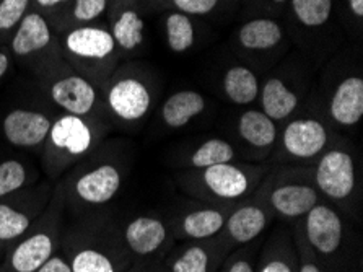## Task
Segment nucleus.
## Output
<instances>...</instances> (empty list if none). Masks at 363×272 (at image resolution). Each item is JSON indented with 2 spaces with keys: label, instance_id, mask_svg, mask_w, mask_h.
Listing matches in <instances>:
<instances>
[{
  "label": "nucleus",
  "instance_id": "obj_1",
  "mask_svg": "<svg viewBox=\"0 0 363 272\" xmlns=\"http://www.w3.org/2000/svg\"><path fill=\"white\" fill-rule=\"evenodd\" d=\"M59 251L72 272H125L132 264L121 225L100 210L65 225Z\"/></svg>",
  "mask_w": 363,
  "mask_h": 272
},
{
  "label": "nucleus",
  "instance_id": "obj_2",
  "mask_svg": "<svg viewBox=\"0 0 363 272\" xmlns=\"http://www.w3.org/2000/svg\"><path fill=\"white\" fill-rule=\"evenodd\" d=\"M128 171V160L119 152L96 148L59 180L65 210L75 217L100 210L123 190Z\"/></svg>",
  "mask_w": 363,
  "mask_h": 272
},
{
  "label": "nucleus",
  "instance_id": "obj_3",
  "mask_svg": "<svg viewBox=\"0 0 363 272\" xmlns=\"http://www.w3.org/2000/svg\"><path fill=\"white\" fill-rule=\"evenodd\" d=\"M108 132L104 119L60 114L54 118L41 150V163L49 180L59 181L70 168L100 147Z\"/></svg>",
  "mask_w": 363,
  "mask_h": 272
},
{
  "label": "nucleus",
  "instance_id": "obj_4",
  "mask_svg": "<svg viewBox=\"0 0 363 272\" xmlns=\"http://www.w3.org/2000/svg\"><path fill=\"white\" fill-rule=\"evenodd\" d=\"M267 171L262 165L230 162L201 170H184L176 176V181L196 201L235 205L255 194Z\"/></svg>",
  "mask_w": 363,
  "mask_h": 272
},
{
  "label": "nucleus",
  "instance_id": "obj_5",
  "mask_svg": "<svg viewBox=\"0 0 363 272\" xmlns=\"http://www.w3.org/2000/svg\"><path fill=\"white\" fill-rule=\"evenodd\" d=\"M313 185L323 201L333 204L345 217L359 219L362 205V176L355 150L335 141L310 166Z\"/></svg>",
  "mask_w": 363,
  "mask_h": 272
},
{
  "label": "nucleus",
  "instance_id": "obj_6",
  "mask_svg": "<svg viewBox=\"0 0 363 272\" xmlns=\"http://www.w3.org/2000/svg\"><path fill=\"white\" fill-rule=\"evenodd\" d=\"M65 202L62 192H54L43 214L31 227L12 243L2 258L4 272H35L60 249V238L65 227Z\"/></svg>",
  "mask_w": 363,
  "mask_h": 272
},
{
  "label": "nucleus",
  "instance_id": "obj_7",
  "mask_svg": "<svg viewBox=\"0 0 363 272\" xmlns=\"http://www.w3.org/2000/svg\"><path fill=\"white\" fill-rule=\"evenodd\" d=\"M349 235L345 215L333 204L318 202L310 212L296 220L294 238L298 240L326 272H342L347 259Z\"/></svg>",
  "mask_w": 363,
  "mask_h": 272
},
{
  "label": "nucleus",
  "instance_id": "obj_8",
  "mask_svg": "<svg viewBox=\"0 0 363 272\" xmlns=\"http://www.w3.org/2000/svg\"><path fill=\"white\" fill-rule=\"evenodd\" d=\"M252 196L280 220H298L323 201L313 185L310 166L290 165L267 171Z\"/></svg>",
  "mask_w": 363,
  "mask_h": 272
},
{
  "label": "nucleus",
  "instance_id": "obj_9",
  "mask_svg": "<svg viewBox=\"0 0 363 272\" xmlns=\"http://www.w3.org/2000/svg\"><path fill=\"white\" fill-rule=\"evenodd\" d=\"M335 142L331 127L316 118H298L279 134V165L311 166Z\"/></svg>",
  "mask_w": 363,
  "mask_h": 272
},
{
  "label": "nucleus",
  "instance_id": "obj_10",
  "mask_svg": "<svg viewBox=\"0 0 363 272\" xmlns=\"http://www.w3.org/2000/svg\"><path fill=\"white\" fill-rule=\"evenodd\" d=\"M60 48L65 59L80 69L79 74L93 83L98 65H108L118 51L108 28L98 25H82L65 30Z\"/></svg>",
  "mask_w": 363,
  "mask_h": 272
},
{
  "label": "nucleus",
  "instance_id": "obj_11",
  "mask_svg": "<svg viewBox=\"0 0 363 272\" xmlns=\"http://www.w3.org/2000/svg\"><path fill=\"white\" fill-rule=\"evenodd\" d=\"M49 183L33 185L0 199V246L4 251L30 229L52 197Z\"/></svg>",
  "mask_w": 363,
  "mask_h": 272
},
{
  "label": "nucleus",
  "instance_id": "obj_12",
  "mask_svg": "<svg viewBox=\"0 0 363 272\" xmlns=\"http://www.w3.org/2000/svg\"><path fill=\"white\" fill-rule=\"evenodd\" d=\"M52 72L46 82V92L54 104L65 111V114L103 119L106 109L95 83L69 69Z\"/></svg>",
  "mask_w": 363,
  "mask_h": 272
},
{
  "label": "nucleus",
  "instance_id": "obj_13",
  "mask_svg": "<svg viewBox=\"0 0 363 272\" xmlns=\"http://www.w3.org/2000/svg\"><path fill=\"white\" fill-rule=\"evenodd\" d=\"M121 233L132 261L163 259L176 241L169 222L152 214L130 219L125 225H121Z\"/></svg>",
  "mask_w": 363,
  "mask_h": 272
},
{
  "label": "nucleus",
  "instance_id": "obj_14",
  "mask_svg": "<svg viewBox=\"0 0 363 272\" xmlns=\"http://www.w3.org/2000/svg\"><path fill=\"white\" fill-rule=\"evenodd\" d=\"M103 102L104 109L114 121L137 124L150 113L152 93L144 82L124 75L106 83Z\"/></svg>",
  "mask_w": 363,
  "mask_h": 272
},
{
  "label": "nucleus",
  "instance_id": "obj_15",
  "mask_svg": "<svg viewBox=\"0 0 363 272\" xmlns=\"http://www.w3.org/2000/svg\"><path fill=\"white\" fill-rule=\"evenodd\" d=\"M274 219L276 217L266 205L257 201L255 196H250L233 205L218 236L228 251H233L257 240Z\"/></svg>",
  "mask_w": 363,
  "mask_h": 272
},
{
  "label": "nucleus",
  "instance_id": "obj_16",
  "mask_svg": "<svg viewBox=\"0 0 363 272\" xmlns=\"http://www.w3.org/2000/svg\"><path fill=\"white\" fill-rule=\"evenodd\" d=\"M233 205H218L199 202L179 209L169 220L176 241L208 240L218 236L223 230L230 210Z\"/></svg>",
  "mask_w": 363,
  "mask_h": 272
},
{
  "label": "nucleus",
  "instance_id": "obj_17",
  "mask_svg": "<svg viewBox=\"0 0 363 272\" xmlns=\"http://www.w3.org/2000/svg\"><path fill=\"white\" fill-rule=\"evenodd\" d=\"M230 251L220 236L173 246L163 263L169 272H218Z\"/></svg>",
  "mask_w": 363,
  "mask_h": 272
},
{
  "label": "nucleus",
  "instance_id": "obj_18",
  "mask_svg": "<svg viewBox=\"0 0 363 272\" xmlns=\"http://www.w3.org/2000/svg\"><path fill=\"white\" fill-rule=\"evenodd\" d=\"M54 119L38 109L15 108L0 124L2 136L10 146L26 150H43Z\"/></svg>",
  "mask_w": 363,
  "mask_h": 272
},
{
  "label": "nucleus",
  "instance_id": "obj_19",
  "mask_svg": "<svg viewBox=\"0 0 363 272\" xmlns=\"http://www.w3.org/2000/svg\"><path fill=\"white\" fill-rule=\"evenodd\" d=\"M54 44L51 23L36 10H30L10 36V51L18 59H31L48 51Z\"/></svg>",
  "mask_w": 363,
  "mask_h": 272
},
{
  "label": "nucleus",
  "instance_id": "obj_20",
  "mask_svg": "<svg viewBox=\"0 0 363 272\" xmlns=\"http://www.w3.org/2000/svg\"><path fill=\"white\" fill-rule=\"evenodd\" d=\"M329 114L335 126L355 127L363 118V79L349 77L333 93Z\"/></svg>",
  "mask_w": 363,
  "mask_h": 272
},
{
  "label": "nucleus",
  "instance_id": "obj_21",
  "mask_svg": "<svg viewBox=\"0 0 363 272\" xmlns=\"http://www.w3.org/2000/svg\"><path fill=\"white\" fill-rule=\"evenodd\" d=\"M238 134L247 147L267 153L277 146L279 129L277 123L272 121L259 109H247L240 116L236 124Z\"/></svg>",
  "mask_w": 363,
  "mask_h": 272
},
{
  "label": "nucleus",
  "instance_id": "obj_22",
  "mask_svg": "<svg viewBox=\"0 0 363 272\" xmlns=\"http://www.w3.org/2000/svg\"><path fill=\"white\" fill-rule=\"evenodd\" d=\"M298 256L294 238L285 230H280L269 238L262 246L259 261L256 263V272H296Z\"/></svg>",
  "mask_w": 363,
  "mask_h": 272
},
{
  "label": "nucleus",
  "instance_id": "obj_23",
  "mask_svg": "<svg viewBox=\"0 0 363 272\" xmlns=\"http://www.w3.org/2000/svg\"><path fill=\"white\" fill-rule=\"evenodd\" d=\"M206 109V98L192 90H181L167 98L162 107V121L168 129H183Z\"/></svg>",
  "mask_w": 363,
  "mask_h": 272
},
{
  "label": "nucleus",
  "instance_id": "obj_24",
  "mask_svg": "<svg viewBox=\"0 0 363 272\" xmlns=\"http://www.w3.org/2000/svg\"><path fill=\"white\" fill-rule=\"evenodd\" d=\"M236 150L222 137H211L201 142L181 158L179 166L184 170H201L218 163L235 162Z\"/></svg>",
  "mask_w": 363,
  "mask_h": 272
},
{
  "label": "nucleus",
  "instance_id": "obj_25",
  "mask_svg": "<svg viewBox=\"0 0 363 272\" xmlns=\"http://www.w3.org/2000/svg\"><path fill=\"white\" fill-rule=\"evenodd\" d=\"M261 107L264 114L279 123L295 113L298 97L280 79H269L261 92Z\"/></svg>",
  "mask_w": 363,
  "mask_h": 272
},
{
  "label": "nucleus",
  "instance_id": "obj_26",
  "mask_svg": "<svg viewBox=\"0 0 363 272\" xmlns=\"http://www.w3.org/2000/svg\"><path fill=\"white\" fill-rule=\"evenodd\" d=\"M144 20L134 9H123L111 20L109 33L118 49L130 53L144 43Z\"/></svg>",
  "mask_w": 363,
  "mask_h": 272
},
{
  "label": "nucleus",
  "instance_id": "obj_27",
  "mask_svg": "<svg viewBox=\"0 0 363 272\" xmlns=\"http://www.w3.org/2000/svg\"><path fill=\"white\" fill-rule=\"evenodd\" d=\"M238 40L250 51H266L276 48L282 40V28L269 18L251 20L240 28Z\"/></svg>",
  "mask_w": 363,
  "mask_h": 272
},
{
  "label": "nucleus",
  "instance_id": "obj_28",
  "mask_svg": "<svg viewBox=\"0 0 363 272\" xmlns=\"http://www.w3.org/2000/svg\"><path fill=\"white\" fill-rule=\"evenodd\" d=\"M223 90L230 102L246 107V104L255 103L259 97V82L252 70L243 65H235L225 74Z\"/></svg>",
  "mask_w": 363,
  "mask_h": 272
},
{
  "label": "nucleus",
  "instance_id": "obj_29",
  "mask_svg": "<svg viewBox=\"0 0 363 272\" xmlns=\"http://www.w3.org/2000/svg\"><path fill=\"white\" fill-rule=\"evenodd\" d=\"M38 173L30 165L16 158L0 162V199L36 185Z\"/></svg>",
  "mask_w": 363,
  "mask_h": 272
},
{
  "label": "nucleus",
  "instance_id": "obj_30",
  "mask_svg": "<svg viewBox=\"0 0 363 272\" xmlns=\"http://www.w3.org/2000/svg\"><path fill=\"white\" fill-rule=\"evenodd\" d=\"M167 41L173 53H186L194 44V26L188 15L174 12L164 20Z\"/></svg>",
  "mask_w": 363,
  "mask_h": 272
},
{
  "label": "nucleus",
  "instance_id": "obj_31",
  "mask_svg": "<svg viewBox=\"0 0 363 272\" xmlns=\"http://www.w3.org/2000/svg\"><path fill=\"white\" fill-rule=\"evenodd\" d=\"M291 9L301 25L323 26L333 12V0H291Z\"/></svg>",
  "mask_w": 363,
  "mask_h": 272
},
{
  "label": "nucleus",
  "instance_id": "obj_32",
  "mask_svg": "<svg viewBox=\"0 0 363 272\" xmlns=\"http://www.w3.org/2000/svg\"><path fill=\"white\" fill-rule=\"evenodd\" d=\"M109 7V0H72L69 5L70 28L93 25Z\"/></svg>",
  "mask_w": 363,
  "mask_h": 272
},
{
  "label": "nucleus",
  "instance_id": "obj_33",
  "mask_svg": "<svg viewBox=\"0 0 363 272\" xmlns=\"http://www.w3.org/2000/svg\"><path fill=\"white\" fill-rule=\"evenodd\" d=\"M257 249H259L257 240L233 249L223 259L218 272H256Z\"/></svg>",
  "mask_w": 363,
  "mask_h": 272
},
{
  "label": "nucleus",
  "instance_id": "obj_34",
  "mask_svg": "<svg viewBox=\"0 0 363 272\" xmlns=\"http://www.w3.org/2000/svg\"><path fill=\"white\" fill-rule=\"evenodd\" d=\"M30 10L31 0H0V40L13 35Z\"/></svg>",
  "mask_w": 363,
  "mask_h": 272
},
{
  "label": "nucleus",
  "instance_id": "obj_35",
  "mask_svg": "<svg viewBox=\"0 0 363 272\" xmlns=\"http://www.w3.org/2000/svg\"><path fill=\"white\" fill-rule=\"evenodd\" d=\"M173 4L184 15H207L217 7L218 0H173Z\"/></svg>",
  "mask_w": 363,
  "mask_h": 272
},
{
  "label": "nucleus",
  "instance_id": "obj_36",
  "mask_svg": "<svg viewBox=\"0 0 363 272\" xmlns=\"http://www.w3.org/2000/svg\"><path fill=\"white\" fill-rule=\"evenodd\" d=\"M294 243L296 249V256H298V269H296V272H326L298 240L294 238Z\"/></svg>",
  "mask_w": 363,
  "mask_h": 272
},
{
  "label": "nucleus",
  "instance_id": "obj_37",
  "mask_svg": "<svg viewBox=\"0 0 363 272\" xmlns=\"http://www.w3.org/2000/svg\"><path fill=\"white\" fill-rule=\"evenodd\" d=\"M125 272H169L164 266L163 259H145V261H132L129 269Z\"/></svg>",
  "mask_w": 363,
  "mask_h": 272
},
{
  "label": "nucleus",
  "instance_id": "obj_38",
  "mask_svg": "<svg viewBox=\"0 0 363 272\" xmlns=\"http://www.w3.org/2000/svg\"><path fill=\"white\" fill-rule=\"evenodd\" d=\"M35 272H72L69 266V261L60 251H57L51 259H48L41 268H38Z\"/></svg>",
  "mask_w": 363,
  "mask_h": 272
},
{
  "label": "nucleus",
  "instance_id": "obj_39",
  "mask_svg": "<svg viewBox=\"0 0 363 272\" xmlns=\"http://www.w3.org/2000/svg\"><path fill=\"white\" fill-rule=\"evenodd\" d=\"M70 2L72 0H31V9L44 15V12H54L56 9L69 7Z\"/></svg>",
  "mask_w": 363,
  "mask_h": 272
},
{
  "label": "nucleus",
  "instance_id": "obj_40",
  "mask_svg": "<svg viewBox=\"0 0 363 272\" xmlns=\"http://www.w3.org/2000/svg\"><path fill=\"white\" fill-rule=\"evenodd\" d=\"M10 65H12V59H10V54L4 49H0V79H4L10 70Z\"/></svg>",
  "mask_w": 363,
  "mask_h": 272
},
{
  "label": "nucleus",
  "instance_id": "obj_41",
  "mask_svg": "<svg viewBox=\"0 0 363 272\" xmlns=\"http://www.w3.org/2000/svg\"><path fill=\"white\" fill-rule=\"evenodd\" d=\"M349 7L352 10V13L355 16L362 18L363 16V0H349Z\"/></svg>",
  "mask_w": 363,
  "mask_h": 272
},
{
  "label": "nucleus",
  "instance_id": "obj_42",
  "mask_svg": "<svg viewBox=\"0 0 363 272\" xmlns=\"http://www.w3.org/2000/svg\"><path fill=\"white\" fill-rule=\"evenodd\" d=\"M4 254H5V251H4V248L0 246V261H2V258H4Z\"/></svg>",
  "mask_w": 363,
  "mask_h": 272
},
{
  "label": "nucleus",
  "instance_id": "obj_43",
  "mask_svg": "<svg viewBox=\"0 0 363 272\" xmlns=\"http://www.w3.org/2000/svg\"><path fill=\"white\" fill-rule=\"evenodd\" d=\"M272 2H276V4H284V2H287V0H272Z\"/></svg>",
  "mask_w": 363,
  "mask_h": 272
},
{
  "label": "nucleus",
  "instance_id": "obj_44",
  "mask_svg": "<svg viewBox=\"0 0 363 272\" xmlns=\"http://www.w3.org/2000/svg\"><path fill=\"white\" fill-rule=\"evenodd\" d=\"M0 272H4V269H2V261H0Z\"/></svg>",
  "mask_w": 363,
  "mask_h": 272
}]
</instances>
